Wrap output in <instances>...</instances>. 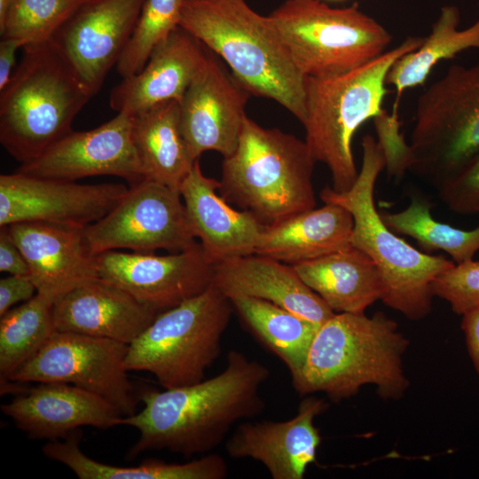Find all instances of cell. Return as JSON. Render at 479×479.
<instances>
[{"instance_id":"cell-6","label":"cell","mask_w":479,"mask_h":479,"mask_svg":"<svg viewBox=\"0 0 479 479\" xmlns=\"http://www.w3.org/2000/svg\"><path fill=\"white\" fill-rule=\"evenodd\" d=\"M316 162L305 140L247 116L237 148L223 160L219 192L272 225L315 208Z\"/></svg>"},{"instance_id":"cell-36","label":"cell","mask_w":479,"mask_h":479,"mask_svg":"<svg viewBox=\"0 0 479 479\" xmlns=\"http://www.w3.org/2000/svg\"><path fill=\"white\" fill-rule=\"evenodd\" d=\"M378 142L383 151L387 171L391 177H402L413 164L412 147L400 133L396 112L389 114L384 109L373 119Z\"/></svg>"},{"instance_id":"cell-43","label":"cell","mask_w":479,"mask_h":479,"mask_svg":"<svg viewBox=\"0 0 479 479\" xmlns=\"http://www.w3.org/2000/svg\"><path fill=\"white\" fill-rule=\"evenodd\" d=\"M328 1H343V0H328Z\"/></svg>"},{"instance_id":"cell-11","label":"cell","mask_w":479,"mask_h":479,"mask_svg":"<svg viewBox=\"0 0 479 479\" xmlns=\"http://www.w3.org/2000/svg\"><path fill=\"white\" fill-rule=\"evenodd\" d=\"M91 254L120 248L135 253H169L199 244L178 189L144 179L133 185L101 219L83 230Z\"/></svg>"},{"instance_id":"cell-42","label":"cell","mask_w":479,"mask_h":479,"mask_svg":"<svg viewBox=\"0 0 479 479\" xmlns=\"http://www.w3.org/2000/svg\"><path fill=\"white\" fill-rule=\"evenodd\" d=\"M14 2L15 0H0V27L4 23L7 14Z\"/></svg>"},{"instance_id":"cell-33","label":"cell","mask_w":479,"mask_h":479,"mask_svg":"<svg viewBox=\"0 0 479 479\" xmlns=\"http://www.w3.org/2000/svg\"><path fill=\"white\" fill-rule=\"evenodd\" d=\"M187 1H145L133 33L115 66L122 78L138 73L154 48L179 27Z\"/></svg>"},{"instance_id":"cell-16","label":"cell","mask_w":479,"mask_h":479,"mask_svg":"<svg viewBox=\"0 0 479 479\" xmlns=\"http://www.w3.org/2000/svg\"><path fill=\"white\" fill-rule=\"evenodd\" d=\"M250 96L209 50L205 64L179 102L182 133L196 159L207 151H216L224 158L235 151Z\"/></svg>"},{"instance_id":"cell-21","label":"cell","mask_w":479,"mask_h":479,"mask_svg":"<svg viewBox=\"0 0 479 479\" xmlns=\"http://www.w3.org/2000/svg\"><path fill=\"white\" fill-rule=\"evenodd\" d=\"M219 187L199 160L179 187L192 233L213 264L255 254L265 226L250 212L233 208Z\"/></svg>"},{"instance_id":"cell-12","label":"cell","mask_w":479,"mask_h":479,"mask_svg":"<svg viewBox=\"0 0 479 479\" xmlns=\"http://www.w3.org/2000/svg\"><path fill=\"white\" fill-rule=\"evenodd\" d=\"M128 350L129 344L118 341L55 331L7 381L71 384L98 395L123 417L130 416L136 412L138 398L125 367Z\"/></svg>"},{"instance_id":"cell-40","label":"cell","mask_w":479,"mask_h":479,"mask_svg":"<svg viewBox=\"0 0 479 479\" xmlns=\"http://www.w3.org/2000/svg\"><path fill=\"white\" fill-rule=\"evenodd\" d=\"M460 326L468 355L475 370L479 373V308L463 314Z\"/></svg>"},{"instance_id":"cell-24","label":"cell","mask_w":479,"mask_h":479,"mask_svg":"<svg viewBox=\"0 0 479 479\" xmlns=\"http://www.w3.org/2000/svg\"><path fill=\"white\" fill-rule=\"evenodd\" d=\"M212 285L229 299L271 302L318 325L335 312L300 278L293 265L251 254L215 264Z\"/></svg>"},{"instance_id":"cell-10","label":"cell","mask_w":479,"mask_h":479,"mask_svg":"<svg viewBox=\"0 0 479 479\" xmlns=\"http://www.w3.org/2000/svg\"><path fill=\"white\" fill-rule=\"evenodd\" d=\"M410 170L440 188L479 153V63L452 65L417 100Z\"/></svg>"},{"instance_id":"cell-31","label":"cell","mask_w":479,"mask_h":479,"mask_svg":"<svg viewBox=\"0 0 479 479\" xmlns=\"http://www.w3.org/2000/svg\"><path fill=\"white\" fill-rule=\"evenodd\" d=\"M55 299L37 293L0 318V379L7 381L54 334Z\"/></svg>"},{"instance_id":"cell-4","label":"cell","mask_w":479,"mask_h":479,"mask_svg":"<svg viewBox=\"0 0 479 479\" xmlns=\"http://www.w3.org/2000/svg\"><path fill=\"white\" fill-rule=\"evenodd\" d=\"M362 150L361 169L354 185L345 192L326 186L320 199L324 203L340 205L351 214V245L376 265L383 303L410 320H420L432 310L434 280L455 263L418 250L386 225L374 203L375 185L386 167L385 156L372 135L364 136Z\"/></svg>"},{"instance_id":"cell-3","label":"cell","mask_w":479,"mask_h":479,"mask_svg":"<svg viewBox=\"0 0 479 479\" xmlns=\"http://www.w3.org/2000/svg\"><path fill=\"white\" fill-rule=\"evenodd\" d=\"M179 26L222 59L252 96L275 100L303 122L306 76L268 16L245 0H188Z\"/></svg>"},{"instance_id":"cell-15","label":"cell","mask_w":479,"mask_h":479,"mask_svg":"<svg viewBox=\"0 0 479 479\" xmlns=\"http://www.w3.org/2000/svg\"><path fill=\"white\" fill-rule=\"evenodd\" d=\"M133 117L119 112L93 130H71L17 172L66 181L114 176L136 185L145 178L132 138Z\"/></svg>"},{"instance_id":"cell-14","label":"cell","mask_w":479,"mask_h":479,"mask_svg":"<svg viewBox=\"0 0 479 479\" xmlns=\"http://www.w3.org/2000/svg\"><path fill=\"white\" fill-rule=\"evenodd\" d=\"M97 262L100 279L159 312L205 291L215 266L200 243L165 255L110 250L97 255Z\"/></svg>"},{"instance_id":"cell-20","label":"cell","mask_w":479,"mask_h":479,"mask_svg":"<svg viewBox=\"0 0 479 479\" xmlns=\"http://www.w3.org/2000/svg\"><path fill=\"white\" fill-rule=\"evenodd\" d=\"M55 330L132 343L159 311L103 279L87 280L58 296Z\"/></svg>"},{"instance_id":"cell-9","label":"cell","mask_w":479,"mask_h":479,"mask_svg":"<svg viewBox=\"0 0 479 479\" xmlns=\"http://www.w3.org/2000/svg\"><path fill=\"white\" fill-rule=\"evenodd\" d=\"M294 65L306 77L328 78L378 58L392 42L381 23L354 4L286 0L269 16Z\"/></svg>"},{"instance_id":"cell-27","label":"cell","mask_w":479,"mask_h":479,"mask_svg":"<svg viewBox=\"0 0 479 479\" xmlns=\"http://www.w3.org/2000/svg\"><path fill=\"white\" fill-rule=\"evenodd\" d=\"M132 138L145 179L178 189L196 159L182 133L179 103L167 101L134 114Z\"/></svg>"},{"instance_id":"cell-41","label":"cell","mask_w":479,"mask_h":479,"mask_svg":"<svg viewBox=\"0 0 479 479\" xmlns=\"http://www.w3.org/2000/svg\"><path fill=\"white\" fill-rule=\"evenodd\" d=\"M27 44L23 40L1 38L0 41V91L9 82L14 70L18 49Z\"/></svg>"},{"instance_id":"cell-18","label":"cell","mask_w":479,"mask_h":479,"mask_svg":"<svg viewBox=\"0 0 479 479\" xmlns=\"http://www.w3.org/2000/svg\"><path fill=\"white\" fill-rule=\"evenodd\" d=\"M328 406L325 400L309 397L287 420L240 423L228 437L225 451L232 458L262 463L272 479H302L307 467L316 462L321 443L314 419Z\"/></svg>"},{"instance_id":"cell-39","label":"cell","mask_w":479,"mask_h":479,"mask_svg":"<svg viewBox=\"0 0 479 479\" xmlns=\"http://www.w3.org/2000/svg\"><path fill=\"white\" fill-rule=\"evenodd\" d=\"M0 271L10 275H30L26 258L5 226L0 227Z\"/></svg>"},{"instance_id":"cell-37","label":"cell","mask_w":479,"mask_h":479,"mask_svg":"<svg viewBox=\"0 0 479 479\" xmlns=\"http://www.w3.org/2000/svg\"><path fill=\"white\" fill-rule=\"evenodd\" d=\"M438 191L440 199L452 211L479 214V153Z\"/></svg>"},{"instance_id":"cell-2","label":"cell","mask_w":479,"mask_h":479,"mask_svg":"<svg viewBox=\"0 0 479 479\" xmlns=\"http://www.w3.org/2000/svg\"><path fill=\"white\" fill-rule=\"evenodd\" d=\"M409 343L381 311L334 313L320 326L292 385L302 397L322 392L335 403L366 384L376 386L383 399H399L410 384L402 360Z\"/></svg>"},{"instance_id":"cell-30","label":"cell","mask_w":479,"mask_h":479,"mask_svg":"<svg viewBox=\"0 0 479 479\" xmlns=\"http://www.w3.org/2000/svg\"><path fill=\"white\" fill-rule=\"evenodd\" d=\"M459 8L444 6L421 45L392 65L386 84L396 89L398 98L408 89L424 85L438 62L452 59L468 49H479V19L463 29H459Z\"/></svg>"},{"instance_id":"cell-26","label":"cell","mask_w":479,"mask_h":479,"mask_svg":"<svg viewBox=\"0 0 479 479\" xmlns=\"http://www.w3.org/2000/svg\"><path fill=\"white\" fill-rule=\"evenodd\" d=\"M293 267L335 313H364L381 300L382 284L376 265L352 245Z\"/></svg>"},{"instance_id":"cell-22","label":"cell","mask_w":479,"mask_h":479,"mask_svg":"<svg viewBox=\"0 0 479 479\" xmlns=\"http://www.w3.org/2000/svg\"><path fill=\"white\" fill-rule=\"evenodd\" d=\"M208 49L180 26L152 51L145 67L110 92L113 110L137 114L167 101L182 100L206 62Z\"/></svg>"},{"instance_id":"cell-17","label":"cell","mask_w":479,"mask_h":479,"mask_svg":"<svg viewBox=\"0 0 479 479\" xmlns=\"http://www.w3.org/2000/svg\"><path fill=\"white\" fill-rule=\"evenodd\" d=\"M145 1L87 0L52 38L92 96L116 66Z\"/></svg>"},{"instance_id":"cell-25","label":"cell","mask_w":479,"mask_h":479,"mask_svg":"<svg viewBox=\"0 0 479 479\" xmlns=\"http://www.w3.org/2000/svg\"><path fill=\"white\" fill-rule=\"evenodd\" d=\"M353 217L343 207L324 203L272 225H266L255 254L294 265L351 245Z\"/></svg>"},{"instance_id":"cell-35","label":"cell","mask_w":479,"mask_h":479,"mask_svg":"<svg viewBox=\"0 0 479 479\" xmlns=\"http://www.w3.org/2000/svg\"><path fill=\"white\" fill-rule=\"evenodd\" d=\"M432 291L434 296L448 302L458 315L479 308V261L454 263L436 277Z\"/></svg>"},{"instance_id":"cell-13","label":"cell","mask_w":479,"mask_h":479,"mask_svg":"<svg viewBox=\"0 0 479 479\" xmlns=\"http://www.w3.org/2000/svg\"><path fill=\"white\" fill-rule=\"evenodd\" d=\"M122 184L82 185L20 172L0 176V227L42 222L84 229L128 192Z\"/></svg>"},{"instance_id":"cell-38","label":"cell","mask_w":479,"mask_h":479,"mask_svg":"<svg viewBox=\"0 0 479 479\" xmlns=\"http://www.w3.org/2000/svg\"><path fill=\"white\" fill-rule=\"evenodd\" d=\"M37 294L30 275H10L0 279V317L21 302Z\"/></svg>"},{"instance_id":"cell-23","label":"cell","mask_w":479,"mask_h":479,"mask_svg":"<svg viewBox=\"0 0 479 479\" xmlns=\"http://www.w3.org/2000/svg\"><path fill=\"white\" fill-rule=\"evenodd\" d=\"M5 227L27 262L37 293L56 299L99 278L97 255L86 245L84 229L42 222Z\"/></svg>"},{"instance_id":"cell-1","label":"cell","mask_w":479,"mask_h":479,"mask_svg":"<svg viewBox=\"0 0 479 479\" xmlns=\"http://www.w3.org/2000/svg\"><path fill=\"white\" fill-rule=\"evenodd\" d=\"M226 361L225 368L208 380L142 391L143 409L121 422L139 433L129 457L161 450L185 458L206 454L220 445L240 420L261 414L265 402L260 389L270 370L237 349L228 352Z\"/></svg>"},{"instance_id":"cell-34","label":"cell","mask_w":479,"mask_h":479,"mask_svg":"<svg viewBox=\"0 0 479 479\" xmlns=\"http://www.w3.org/2000/svg\"><path fill=\"white\" fill-rule=\"evenodd\" d=\"M87 0H15L3 26L1 38L27 43L51 41Z\"/></svg>"},{"instance_id":"cell-32","label":"cell","mask_w":479,"mask_h":479,"mask_svg":"<svg viewBox=\"0 0 479 479\" xmlns=\"http://www.w3.org/2000/svg\"><path fill=\"white\" fill-rule=\"evenodd\" d=\"M431 207L428 199L415 195L404 209L381 216L391 231L412 238L427 253L444 251L455 263L474 259L479 251V225L462 230L441 223L433 217Z\"/></svg>"},{"instance_id":"cell-29","label":"cell","mask_w":479,"mask_h":479,"mask_svg":"<svg viewBox=\"0 0 479 479\" xmlns=\"http://www.w3.org/2000/svg\"><path fill=\"white\" fill-rule=\"evenodd\" d=\"M230 301L246 329L282 360L291 379L295 377L321 325L265 300L238 296Z\"/></svg>"},{"instance_id":"cell-5","label":"cell","mask_w":479,"mask_h":479,"mask_svg":"<svg viewBox=\"0 0 479 479\" xmlns=\"http://www.w3.org/2000/svg\"><path fill=\"white\" fill-rule=\"evenodd\" d=\"M22 48L0 91V142L20 164L73 130L75 118L93 97L53 40Z\"/></svg>"},{"instance_id":"cell-7","label":"cell","mask_w":479,"mask_h":479,"mask_svg":"<svg viewBox=\"0 0 479 479\" xmlns=\"http://www.w3.org/2000/svg\"><path fill=\"white\" fill-rule=\"evenodd\" d=\"M423 39L407 37L378 58L337 76L306 77V113L302 122L305 141L316 161L328 168L334 191H348L358 176L352 140L360 126L382 112L390 67L401 56L419 48Z\"/></svg>"},{"instance_id":"cell-8","label":"cell","mask_w":479,"mask_h":479,"mask_svg":"<svg viewBox=\"0 0 479 479\" xmlns=\"http://www.w3.org/2000/svg\"><path fill=\"white\" fill-rule=\"evenodd\" d=\"M232 311L230 299L211 284L159 313L129 345L126 369L150 373L163 389L201 381L221 354Z\"/></svg>"},{"instance_id":"cell-28","label":"cell","mask_w":479,"mask_h":479,"mask_svg":"<svg viewBox=\"0 0 479 479\" xmlns=\"http://www.w3.org/2000/svg\"><path fill=\"white\" fill-rule=\"evenodd\" d=\"M79 430L65 440L48 441L43 452L62 463L80 479H224L228 466L217 453H208L185 463L150 459L136 467H118L87 456L80 448Z\"/></svg>"},{"instance_id":"cell-19","label":"cell","mask_w":479,"mask_h":479,"mask_svg":"<svg viewBox=\"0 0 479 479\" xmlns=\"http://www.w3.org/2000/svg\"><path fill=\"white\" fill-rule=\"evenodd\" d=\"M2 412L31 439H65L82 427L121 426L122 415L108 401L76 386L43 382L1 404Z\"/></svg>"}]
</instances>
